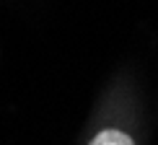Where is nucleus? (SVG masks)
<instances>
[{"label":"nucleus","instance_id":"nucleus-1","mask_svg":"<svg viewBox=\"0 0 158 145\" xmlns=\"http://www.w3.org/2000/svg\"><path fill=\"white\" fill-rule=\"evenodd\" d=\"M91 145H135L132 137L124 135L122 130H104V132H98L94 140H91Z\"/></svg>","mask_w":158,"mask_h":145}]
</instances>
